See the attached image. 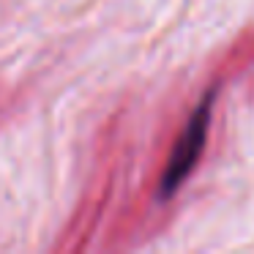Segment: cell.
Masks as SVG:
<instances>
[{"mask_svg": "<svg viewBox=\"0 0 254 254\" xmlns=\"http://www.w3.org/2000/svg\"><path fill=\"white\" fill-rule=\"evenodd\" d=\"M210 110H213V93H208L199 107L194 110V115L189 118L186 128L181 131L175 148H172L170 159H167V167H164V175L159 181V197H172L178 191L183 181L189 178L191 167L197 164L199 153L205 148V137H208V123H210Z\"/></svg>", "mask_w": 254, "mask_h": 254, "instance_id": "cell-1", "label": "cell"}]
</instances>
